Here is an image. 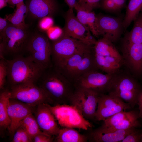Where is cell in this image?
Masks as SVG:
<instances>
[{
	"label": "cell",
	"instance_id": "35",
	"mask_svg": "<svg viewBox=\"0 0 142 142\" xmlns=\"http://www.w3.org/2000/svg\"><path fill=\"white\" fill-rule=\"evenodd\" d=\"M136 128L128 135L121 142H141L142 133Z\"/></svg>",
	"mask_w": 142,
	"mask_h": 142
},
{
	"label": "cell",
	"instance_id": "42",
	"mask_svg": "<svg viewBox=\"0 0 142 142\" xmlns=\"http://www.w3.org/2000/svg\"><path fill=\"white\" fill-rule=\"evenodd\" d=\"M69 8H74L77 3V0H64Z\"/></svg>",
	"mask_w": 142,
	"mask_h": 142
},
{
	"label": "cell",
	"instance_id": "24",
	"mask_svg": "<svg viewBox=\"0 0 142 142\" xmlns=\"http://www.w3.org/2000/svg\"><path fill=\"white\" fill-rule=\"evenodd\" d=\"M133 21V27L125 34L122 44L142 43V11Z\"/></svg>",
	"mask_w": 142,
	"mask_h": 142
},
{
	"label": "cell",
	"instance_id": "38",
	"mask_svg": "<svg viewBox=\"0 0 142 142\" xmlns=\"http://www.w3.org/2000/svg\"><path fill=\"white\" fill-rule=\"evenodd\" d=\"M52 136L46 134H40L34 136L33 139L34 142H52L53 141Z\"/></svg>",
	"mask_w": 142,
	"mask_h": 142
},
{
	"label": "cell",
	"instance_id": "1",
	"mask_svg": "<svg viewBox=\"0 0 142 142\" xmlns=\"http://www.w3.org/2000/svg\"><path fill=\"white\" fill-rule=\"evenodd\" d=\"M45 92L53 105L69 104L74 85L53 65L44 69L35 83Z\"/></svg>",
	"mask_w": 142,
	"mask_h": 142
},
{
	"label": "cell",
	"instance_id": "18",
	"mask_svg": "<svg viewBox=\"0 0 142 142\" xmlns=\"http://www.w3.org/2000/svg\"><path fill=\"white\" fill-rule=\"evenodd\" d=\"M26 4L27 14L35 19L51 17L56 13L59 9L56 0H26Z\"/></svg>",
	"mask_w": 142,
	"mask_h": 142
},
{
	"label": "cell",
	"instance_id": "29",
	"mask_svg": "<svg viewBox=\"0 0 142 142\" xmlns=\"http://www.w3.org/2000/svg\"><path fill=\"white\" fill-rule=\"evenodd\" d=\"M20 125L25 129L32 140L38 135L47 134L41 131L32 113L28 115L23 120Z\"/></svg>",
	"mask_w": 142,
	"mask_h": 142
},
{
	"label": "cell",
	"instance_id": "5",
	"mask_svg": "<svg viewBox=\"0 0 142 142\" xmlns=\"http://www.w3.org/2000/svg\"><path fill=\"white\" fill-rule=\"evenodd\" d=\"M55 67L73 84L85 73L99 70L95 62L94 47L91 49L73 55L59 66Z\"/></svg>",
	"mask_w": 142,
	"mask_h": 142
},
{
	"label": "cell",
	"instance_id": "20",
	"mask_svg": "<svg viewBox=\"0 0 142 142\" xmlns=\"http://www.w3.org/2000/svg\"><path fill=\"white\" fill-rule=\"evenodd\" d=\"M76 11V16L84 25L89 29L94 37H99L96 22V15L93 12L83 7L77 3L74 8Z\"/></svg>",
	"mask_w": 142,
	"mask_h": 142
},
{
	"label": "cell",
	"instance_id": "45",
	"mask_svg": "<svg viewBox=\"0 0 142 142\" xmlns=\"http://www.w3.org/2000/svg\"><path fill=\"white\" fill-rule=\"evenodd\" d=\"M141 142H142V138H141Z\"/></svg>",
	"mask_w": 142,
	"mask_h": 142
},
{
	"label": "cell",
	"instance_id": "25",
	"mask_svg": "<svg viewBox=\"0 0 142 142\" xmlns=\"http://www.w3.org/2000/svg\"><path fill=\"white\" fill-rule=\"evenodd\" d=\"M56 141L58 142H86L87 136L82 134L74 128L62 127L56 136Z\"/></svg>",
	"mask_w": 142,
	"mask_h": 142
},
{
	"label": "cell",
	"instance_id": "36",
	"mask_svg": "<svg viewBox=\"0 0 142 142\" xmlns=\"http://www.w3.org/2000/svg\"><path fill=\"white\" fill-rule=\"evenodd\" d=\"M38 26L39 28L43 31L48 30L51 27L53 22L50 16H46L39 19Z\"/></svg>",
	"mask_w": 142,
	"mask_h": 142
},
{
	"label": "cell",
	"instance_id": "4",
	"mask_svg": "<svg viewBox=\"0 0 142 142\" xmlns=\"http://www.w3.org/2000/svg\"><path fill=\"white\" fill-rule=\"evenodd\" d=\"M27 29L17 27L9 22L0 36V59H5V55L12 56V58L23 56L32 34Z\"/></svg>",
	"mask_w": 142,
	"mask_h": 142
},
{
	"label": "cell",
	"instance_id": "33",
	"mask_svg": "<svg viewBox=\"0 0 142 142\" xmlns=\"http://www.w3.org/2000/svg\"><path fill=\"white\" fill-rule=\"evenodd\" d=\"M101 0H77L80 6L90 11L100 7Z\"/></svg>",
	"mask_w": 142,
	"mask_h": 142
},
{
	"label": "cell",
	"instance_id": "22",
	"mask_svg": "<svg viewBox=\"0 0 142 142\" xmlns=\"http://www.w3.org/2000/svg\"><path fill=\"white\" fill-rule=\"evenodd\" d=\"M97 66L100 70L106 74H114L120 70L123 62L114 57L94 55Z\"/></svg>",
	"mask_w": 142,
	"mask_h": 142
},
{
	"label": "cell",
	"instance_id": "28",
	"mask_svg": "<svg viewBox=\"0 0 142 142\" xmlns=\"http://www.w3.org/2000/svg\"><path fill=\"white\" fill-rule=\"evenodd\" d=\"M142 10V0H129L123 23L126 29Z\"/></svg>",
	"mask_w": 142,
	"mask_h": 142
},
{
	"label": "cell",
	"instance_id": "32",
	"mask_svg": "<svg viewBox=\"0 0 142 142\" xmlns=\"http://www.w3.org/2000/svg\"><path fill=\"white\" fill-rule=\"evenodd\" d=\"M8 74V66L7 59H0V89L1 90L5 89L7 83Z\"/></svg>",
	"mask_w": 142,
	"mask_h": 142
},
{
	"label": "cell",
	"instance_id": "44",
	"mask_svg": "<svg viewBox=\"0 0 142 142\" xmlns=\"http://www.w3.org/2000/svg\"><path fill=\"white\" fill-rule=\"evenodd\" d=\"M7 0H0V9L7 6Z\"/></svg>",
	"mask_w": 142,
	"mask_h": 142
},
{
	"label": "cell",
	"instance_id": "7",
	"mask_svg": "<svg viewBox=\"0 0 142 142\" xmlns=\"http://www.w3.org/2000/svg\"><path fill=\"white\" fill-rule=\"evenodd\" d=\"M62 127L78 128L87 130L93 126L76 107L69 104L52 105L46 103Z\"/></svg>",
	"mask_w": 142,
	"mask_h": 142
},
{
	"label": "cell",
	"instance_id": "26",
	"mask_svg": "<svg viewBox=\"0 0 142 142\" xmlns=\"http://www.w3.org/2000/svg\"><path fill=\"white\" fill-rule=\"evenodd\" d=\"M11 94L9 89L1 90L0 94V126L1 129L8 128L11 121L8 114V109Z\"/></svg>",
	"mask_w": 142,
	"mask_h": 142
},
{
	"label": "cell",
	"instance_id": "41",
	"mask_svg": "<svg viewBox=\"0 0 142 142\" xmlns=\"http://www.w3.org/2000/svg\"><path fill=\"white\" fill-rule=\"evenodd\" d=\"M24 0H7V3L11 7L14 8L16 4L20 3Z\"/></svg>",
	"mask_w": 142,
	"mask_h": 142
},
{
	"label": "cell",
	"instance_id": "16",
	"mask_svg": "<svg viewBox=\"0 0 142 142\" xmlns=\"http://www.w3.org/2000/svg\"><path fill=\"white\" fill-rule=\"evenodd\" d=\"M36 107L35 118L41 131L52 136H57L60 128L49 108L46 103L40 104Z\"/></svg>",
	"mask_w": 142,
	"mask_h": 142
},
{
	"label": "cell",
	"instance_id": "21",
	"mask_svg": "<svg viewBox=\"0 0 142 142\" xmlns=\"http://www.w3.org/2000/svg\"><path fill=\"white\" fill-rule=\"evenodd\" d=\"M94 55L112 57L122 61L123 57L110 40L104 37L97 40L94 46Z\"/></svg>",
	"mask_w": 142,
	"mask_h": 142
},
{
	"label": "cell",
	"instance_id": "31",
	"mask_svg": "<svg viewBox=\"0 0 142 142\" xmlns=\"http://www.w3.org/2000/svg\"><path fill=\"white\" fill-rule=\"evenodd\" d=\"M12 142H31L32 139L25 129L21 125L16 130L13 135Z\"/></svg>",
	"mask_w": 142,
	"mask_h": 142
},
{
	"label": "cell",
	"instance_id": "19",
	"mask_svg": "<svg viewBox=\"0 0 142 142\" xmlns=\"http://www.w3.org/2000/svg\"><path fill=\"white\" fill-rule=\"evenodd\" d=\"M136 128L133 127L124 130L105 131L98 128L91 131L87 136L88 140L91 142H121L128 135Z\"/></svg>",
	"mask_w": 142,
	"mask_h": 142
},
{
	"label": "cell",
	"instance_id": "34",
	"mask_svg": "<svg viewBox=\"0 0 142 142\" xmlns=\"http://www.w3.org/2000/svg\"><path fill=\"white\" fill-rule=\"evenodd\" d=\"M100 7L109 12H116L120 9L113 0H101Z\"/></svg>",
	"mask_w": 142,
	"mask_h": 142
},
{
	"label": "cell",
	"instance_id": "23",
	"mask_svg": "<svg viewBox=\"0 0 142 142\" xmlns=\"http://www.w3.org/2000/svg\"><path fill=\"white\" fill-rule=\"evenodd\" d=\"M16 8L13 13L6 16L7 20L14 26L23 29H27L28 25L25 22L27 14V6L23 1L16 5Z\"/></svg>",
	"mask_w": 142,
	"mask_h": 142
},
{
	"label": "cell",
	"instance_id": "27",
	"mask_svg": "<svg viewBox=\"0 0 142 142\" xmlns=\"http://www.w3.org/2000/svg\"><path fill=\"white\" fill-rule=\"evenodd\" d=\"M139 118V112L135 111L130 116L124 119L115 126L106 127L102 125L98 128L105 131H113L119 130H124L132 128H137L141 126L138 120Z\"/></svg>",
	"mask_w": 142,
	"mask_h": 142
},
{
	"label": "cell",
	"instance_id": "11",
	"mask_svg": "<svg viewBox=\"0 0 142 142\" xmlns=\"http://www.w3.org/2000/svg\"><path fill=\"white\" fill-rule=\"evenodd\" d=\"M73 8H69L65 16V24L63 34L90 45H94L97 40L89 29L78 19Z\"/></svg>",
	"mask_w": 142,
	"mask_h": 142
},
{
	"label": "cell",
	"instance_id": "39",
	"mask_svg": "<svg viewBox=\"0 0 142 142\" xmlns=\"http://www.w3.org/2000/svg\"><path fill=\"white\" fill-rule=\"evenodd\" d=\"M7 19L0 18V36L3 33L7 28L9 22Z\"/></svg>",
	"mask_w": 142,
	"mask_h": 142
},
{
	"label": "cell",
	"instance_id": "17",
	"mask_svg": "<svg viewBox=\"0 0 142 142\" xmlns=\"http://www.w3.org/2000/svg\"><path fill=\"white\" fill-rule=\"evenodd\" d=\"M33 107L17 100L9 99L8 112L11 122L8 128L11 135H13L23 120L32 113Z\"/></svg>",
	"mask_w": 142,
	"mask_h": 142
},
{
	"label": "cell",
	"instance_id": "15",
	"mask_svg": "<svg viewBox=\"0 0 142 142\" xmlns=\"http://www.w3.org/2000/svg\"><path fill=\"white\" fill-rule=\"evenodd\" d=\"M123 64L136 77L142 76V43L122 44Z\"/></svg>",
	"mask_w": 142,
	"mask_h": 142
},
{
	"label": "cell",
	"instance_id": "43",
	"mask_svg": "<svg viewBox=\"0 0 142 142\" xmlns=\"http://www.w3.org/2000/svg\"><path fill=\"white\" fill-rule=\"evenodd\" d=\"M117 6L121 9L123 7L125 3V0H113Z\"/></svg>",
	"mask_w": 142,
	"mask_h": 142
},
{
	"label": "cell",
	"instance_id": "13",
	"mask_svg": "<svg viewBox=\"0 0 142 142\" xmlns=\"http://www.w3.org/2000/svg\"><path fill=\"white\" fill-rule=\"evenodd\" d=\"M131 108L129 104L118 97L108 94H101L98 99L95 120L104 121L118 112Z\"/></svg>",
	"mask_w": 142,
	"mask_h": 142
},
{
	"label": "cell",
	"instance_id": "37",
	"mask_svg": "<svg viewBox=\"0 0 142 142\" xmlns=\"http://www.w3.org/2000/svg\"><path fill=\"white\" fill-rule=\"evenodd\" d=\"M47 36L52 41L55 40L60 37L62 34L61 29L58 27H50L47 31Z\"/></svg>",
	"mask_w": 142,
	"mask_h": 142
},
{
	"label": "cell",
	"instance_id": "8",
	"mask_svg": "<svg viewBox=\"0 0 142 142\" xmlns=\"http://www.w3.org/2000/svg\"><path fill=\"white\" fill-rule=\"evenodd\" d=\"M26 52L43 70L53 66L51 43L47 36L38 32L32 33Z\"/></svg>",
	"mask_w": 142,
	"mask_h": 142
},
{
	"label": "cell",
	"instance_id": "9",
	"mask_svg": "<svg viewBox=\"0 0 142 142\" xmlns=\"http://www.w3.org/2000/svg\"><path fill=\"white\" fill-rule=\"evenodd\" d=\"M11 98L33 107L42 103L53 105V103L43 90L35 83L23 84L11 87L9 89Z\"/></svg>",
	"mask_w": 142,
	"mask_h": 142
},
{
	"label": "cell",
	"instance_id": "10",
	"mask_svg": "<svg viewBox=\"0 0 142 142\" xmlns=\"http://www.w3.org/2000/svg\"><path fill=\"white\" fill-rule=\"evenodd\" d=\"M100 95L88 89L76 88L70 99L69 104L75 106L87 120H94Z\"/></svg>",
	"mask_w": 142,
	"mask_h": 142
},
{
	"label": "cell",
	"instance_id": "6",
	"mask_svg": "<svg viewBox=\"0 0 142 142\" xmlns=\"http://www.w3.org/2000/svg\"><path fill=\"white\" fill-rule=\"evenodd\" d=\"M51 43L53 65L57 67L67 59L79 53L92 49L94 45L85 44L63 34Z\"/></svg>",
	"mask_w": 142,
	"mask_h": 142
},
{
	"label": "cell",
	"instance_id": "30",
	"mask_svg": "<svg viewBox=\"0 0 142 142\" xmlns=\"http://www.w3.org/2000/svg\"><path fill=\"white\" fill-rule=\"evenodd\" d=\"M135 111L133 110L127 112L122 111L118 112L105 119L103 121L102 125L106 127L114 126L131 115Z\"/></svg>",
	"mask_w": 142,
	"mask_h": 142
},
{
	"label": "cell",
	"instance_id": "2",
	"mask_svg": "<svg viewBox=\"0 0 142 142\" xmlns=\"http://www.w3.org/2000/svg\"><path fill=\"white\" fill-rule=\"evenodd\" d=\"M7 61V83L10 88L26 83H35L43 70L29 56H19Z\"/></svg>",
	"mask_w": 142,
	"mask_h": 142
},
{
	"label": "cell",
	"instance_id": "40",
	"mask_svg": "<svg viewBox=\"0 0 142 142\" xmlns=\"http://www.w3.org/2000/svg\"><path fill=\"white\" fill-rule=\"evenodd\" d=\"M137 104L139 106V118L142 120V92L140 94Z\"/></svg>",
	"mask_w": 142,
	"mask_h": 142
},
{
	"label": "cell",
	"instance_id": "12",
	"mask_svg": "<svg viewBox=\"0 0 142 142\" xmlns=\"http://www.w3.org/2000/svg\"><path fill=\"white\" fill-rule=\"evenodd\" d=\"M113 74H103L94 70L84 74L74 83L75 88L88 89L101 94L107 92Z\"/></svg>",
	"mask_w": 142,
	"mask_h": 142
},
{
	"label": "cell",
	"instance_id": "14",
	"mask_svg": "<svg viewBox=\"0 0 142 142\" xmlns=\"http://www.w3.org/2000/svg\"><path fill=\"white\" fill-rule=\"evenodd\" d=\"M123 19L102 14L96 15L97 26L99 36L108 39L113 43L120 38L124 29Z\"/></svg>",
	"mask_w": 142,
	"mask_h": 142
},
{
	"label": "cell",
	"instance_id": "3",
	"mask_svg": "<svg viewBox=\"0 0 142 142\" xmlns=\"http://www.w3.org/2000/svg\"><path fill=\"white\" fill-rule=\"evenodd\" d=\"M142 92L141 86L135 78L120 70L113 74L107 93L120 98L132 108L137 104Z\"/></svg>",
	"mask_w": 142,
	"mask_h": 142
}]
</instances>
